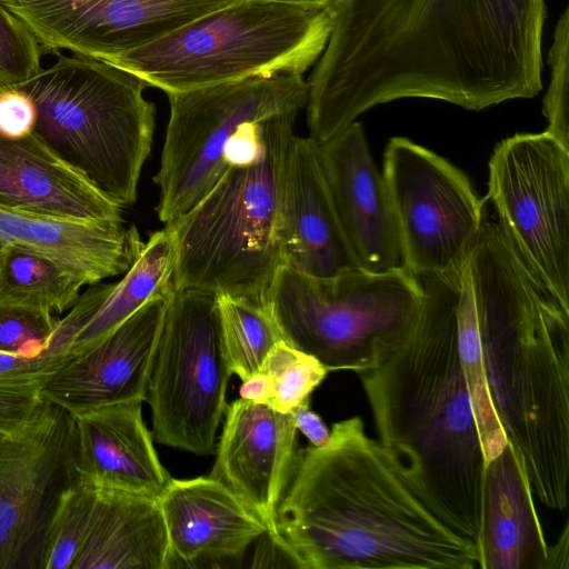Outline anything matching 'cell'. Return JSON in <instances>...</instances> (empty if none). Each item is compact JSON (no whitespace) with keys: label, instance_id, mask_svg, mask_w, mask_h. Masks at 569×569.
Instances as JSON below:
<instances>
[{"label":"cell","instance_id":"cell-19","mask_svg":"<svg viewBox=\"0 0 569 569\" xmlns=\"http://www.w3.org/2000/svg\"><path fill=\"white\" fill-rule=\"evenodd\" d=\"M141 403L121 401L73 416L78 479L98 489L161 497L171 477L158 458Z\"/></svg>","mask_w":569,"mask_h":569},{"label":"cell","instance_id":"cell-10","mask_svg":"<svg viewBox=\"0 0 569 569\" xmlns=\"http://www.w3.org/2000/svg\"><path fill=\"white\" fill-rule=\"evenodd\" d=\"M230 376L216 295L172 288L143 398L156 441L213 455Z\"/></svg>","mask_w":569,"mask_h":569},{"label":"cell","instance_id":"cell-42","mask_svg":"<svg viewBox=\"0 0 569 569\" xmlns=\"http://www.w3.org/2000/svg\"><path fill=\"white\" fill-rule=\"evenodd\" d=\"M1 88H2V87L0 86V90H1Z\"/></svg>","mask_w":569,"mask_h":569},{"label":"cell","instance_id":"cell-21","mask_svg":"<svg viewBox=\"0 0 569 569\" xmlns=\"http://www.w3.org/2000/svg\"><path fill=\"white\" fill-rule=\"evenodd\" d=\"M0 208L87 223L122 221V207L50 151L32 132L0 136Z\"/></svg>","mask_w":569,"mask_h":569},{"label":"cell","instance_id":"cell-22","mask_svg":"<svg viewBox=\"0 0 569 569\" xmlns=\"http://www.w3.org/2000/svg\"><path fill=\"white\" fill-rule=\"evenodd\" d=\"M525 467L508 441L486 465L476 548L482 569H545L548 557Z\"/></svg>","mask_w":569,"mask_h":569},{"label":"cell","instance_id":"cell-33","mask_svg":"<svg viewBox=\"0 0 569 569\" xmlns=\"http://www.w3.org/2000/svg\"><path fill=\"white\" fill-rule=\"evenodd\" d=\"M40 43L24 22L0 1V86L11 88L40 68Z\"/></svg>","mask_w":569,"mask_h":569},{"label":"cell","instance_id":"cell-34","mask_svg":"<svg viewBox=\"0 0 569 569\" xmlns=\"http://www.w3.org/2000/svg\"><path fill=\"white\" fill-rule=\"evenodd\" d=\"M43 383L0 386V432L16 436L41 413Z\"/></svg>","mask_w":569,"mask_h":569},{"label":"cell","instance_id":"cell-1","mask_svg":"<svg viewBox=\"0 0 569 569\" xmlns=\"http://www.w3.org/2000/svg\"><path fill=\"white\" fill-rule=\"evenodd\" d=\"M309 77V137L326 141L403 98L480 111L542 89L546 0H342Z\"/></svg>","mask_w":569,"mask_h":569},{"label":"cell","instance_id":"cell-20","mask_svg":"<svg viewBox=\"0 0 569 569\" xmlns=\"http://www.w3.org/2000/svg\"><path fill=\"white\" fill-rule=\"evenodd\" d=\"M281 233L284 264L328 279L359 268L335 211L318 142L295 136L284 174Z\"/></svg>","mask_w":569,"mask_h":569},{"label":"cell","instance_id":"cell-39","mask_svg":"<svg viewBox=\"0 0 569 569\" xmlns=\"http://www.w3.org/2000/svg\"><path fill=\"white\" fill-rule=\"evenodd\" d=\"M292 2L298 4L311 6V7H320L330 9L331 11L337 7L342 0H278Z\"/></svg>","mask_w":569,"mask_h":569},{"label":"cell","instance_id":"cell-18","mask_svg":"<svg viewBox=\"0 0 569 569\" xmlns=\"http://www.w3.org/2000/svg\"><path fill=\"white\" fill-rule=\"evenodd\" d=\"M172 567L239 559L266 528L221 481L171 478L158 499Z\"/></svg>","mask_w":569,"mask_h":569},{"label":"cell","instance_id":"cell-27","mask_svg":"<svg viewBox=\"0 0 569 569\" xmlns=\"http://www.w3.org/2000/svg\"><path fill=\"white\" fill-rule=\"evenodd\" d=\"M221 341L231 373L241 381L257 373L281 340L264 306L216 295Z\"/></svg>","mask_w":569,"mask_h":569},{"label":"cell","instance_id":"cell-12","mask_svg":"<svg viewBox=\"0 0 569 569\" xmlns=\"http://www.w3.org/2000/svg\"><path fill=\"white\" fill-rule=\"evenodd\" d=\"M382 174L402 267L417 278L460 281L486 221L483 199L469 178L446 158L405 137L387 143Z\"/></svg>","mask_w":569,"mask_h":569},{"label":"cell","instance_id":"cell-37","mask_svg":"<svg viewBox=\"0 0 569 569\" xmlns=\"http://www.w3.org/2000/svg\"><path fill=\"white\" fill-rule=\"evenodd\" d=\"M239 393L244 400L268 406L271 399V386L268 376L259 370L242 381Z\"/></svg>","mask_w":569,"mask_h":569},{"label":"cell","instance_id":"cell-38","mask_svg":"<svg viewBox=\"0 0 569 569\" xmlns=\"http://www.w3.org/2000/svg\"><path fill=\"white\" fill-rule=\"evenodd\" d=\"M569 527L565 526L558 542L548 546V557L545 569H568L569 568Z\"/></svg>","mask_w":569,"mask_h":569},{"label":"cell","instance_id":"cell-31","mask_svg":"<svg viewBox=\"0 0 569 569\" xmlns=\"http://www.w3.org/2000/svg\"><path fill=\"white\" fill-rule=\"evenodd\" d=\"M58 322L43 307L0 298V352H41L49 347Z\"/></svg>","mask_w":569,"mask_h":569},{"label":"cell","instance_id":"cell-13","mask_svg":"<svg viewBox=\"0 0 569 569\" xmlns=\"http://www.w3.org/2000/svg\"><path fill=\"white\" fill-rule=\"evenodd\" d=\"M73 451V416L48 401L0 449V569H40L50 520L77 479Z\"/></svg>","mask_w":569,"mask_h":569},{"label":"cell","instance_id":"cell-29","mask_svg":"<svg viewBox=\"0 0 569 569\" xmlns=\"http://www.w3.org/2000/svg\"><path fill=\"white\" fill-rule=\"evenodd\" d=\"M97 498L98 488L78 478L62 492L46 533L40 569H71Z\"/></svg>","mask_w":569,"mask_h":569},{"label":"cell","instance_id":"cell-11","mask_svg":"<svg viewBox=\"0 0 569 569\" xmlns=\"http://www.w3.org/2000/svg\"><path fill=\"white\" fill-rule=\"evenodd\" d=\"M487 197L530 274L569 309V149L547 132L516 133L493 149Z\"/></svg>","mask_w":569,"mask_h":569},{"label":"cell","instance_id":"cell-15","mask_svg":"<svg viewBox=\"0 0 569 569\" xmlns=\"http://www.w3.org/2000/svg\"><path fill=\"white\" fill-rule=\"evenodd\" d=\"M318 156L340 227L359 268L386 272L402 267L388 189L362 124L353 121L318 142Z\"/></svg>","mask_w":569,"mask_h":569},{"label":"cell","instance_id":"cell-24","mask_svg":"<svg viewBox=\"0 0 569 569\" xmlns=\"http://www.w3.org/2000/svg\"><path fill=\"white\" fill-rule=\"evenodd\" d=\"M171 557L158 499L98 489L82 546L71 569H168Z\"/></svg>","mask_w":569,"mask_h":569},{"label":"cell","instance_id":"cell-25","mask_svg":"<svg viewBox=\"0 0 569 569\" xmlns=\"http://www.w3.org/2000/svg\"><path fill=\"white\" fill-rule=\"evenodd\" d=\"M177 244L163 228L152 232L130 268L123 273L97 313L71 346L74 356L88 350L148 302L172 291Z\"/></svg>","mask_w":569,"mask_h":569},{"label":"cell","instance_id":"cell-6","mask_svg":"<svg viewBox=\"0 0 569 569\" xmlns=\"http://www.w3.org/2000/svg\"><path fill=\"white\" fill-rule=\"evenodd\" d=\"M148 84L100 59L59 56L29 80L11 87L32 102V133L104 197L134 203L154 131Z\"/></svg>","mask_w":569,"mask_h":569},{"label":"cell","instance_id":"cell-16","mask_svg":"<svg viewBox=\"0 0 569 569\" xmlns=\"http://www.w3.org/2000/svg\"><path fill=\"white\" fill-rule=\"evenodd\" d=\"M209 477L224 483L277 538V509L297 455L293 412L242 398L227 405Z\"/></svg>","mask_w":569,"mask_h":569},{"label":"cell","instance_id":"cell-7","mask_svg":"<svg viewBox=\"0 0 569 569\" xmlns=\"http://www.w3.org/2000/svg\"><path fill=\"white\" fill-rule=\"evenodd\" d=\"M330 9L237 0L106 60L166 93L274 73L303 74L321 56Z\"/></svg>","mask_w":569,"mask_h":569},{"label":"cell","instance_id":"cell-26","mask_svg":"<svg viewBox=\"0 0 569 569\" xmlns=\"http://www.w3.org/2000/svg\"><path fill=\"white\" fill-rule=\"evenodd\" d=\"M86 280L53 258L26 247L3 246L0 298L63 313L78 300Z\"/></svg>","mask_w":569,"mask_h":569},{"label":"cell","instance_id":"cell-4","mask_svg":"<svg viewBox=\"0 0 569 569\" xmlns=\"http://www.w3.org/2000/svg\"><path fill=\"white\" fill-rule=\"evenodd\" d=\"M419 279L422 300L406 337L357 373L381 443L442 518L476 545L487 461L459 357L461 280Z\"/></svg>","mask_w":569,"mask_h":569},{"label":"cell","instance_id":"cell-35","mask_svg":"<svg viewBox=\"0 0 569 569\" xmlns=\"http://www.w3.org/2000/svg\"><path fill=\"white\" fill-rule=\"evenodd\" d=\"M36 111L31 100L14 88L0 90V136L20 139L32 132Z\"/></svg>","mask_w":569,"mask_h":569},{"label":"cell","instance_id":"cell-3","mask_svg":"<svg viewBox=\"0 0 569 569\" xmlns=\"http://www.w3.org/2000/svg\"><path fill=\"white\" fill-rule=\"evenodd\" d=\"M489 391L532 493L568 503L569 309L527 270L497 222L486 221L461 273Z\"/></svg>","mask_w":569,"mask_h":569},{"label":"cell","instance_id":"cell-5","mask_svg":"<svg viewBox=\"0 0 569 569\" xmlns=\"http://www.w3.org/2000/svg\"><path fill=\"white\" fill-rule=\"evenodd\" d=\"M298 112L246 124L229 147V167L214 187L189 212L164 224L177 244L173 289L264 306L284 264L282 193Z\"/></svg>","mask_w":569,"mask_h":569},{"label":"cell","instance_id":"cell-30","mask_svg":"<svg viewBox=\"0 0 569 569\" xmlns=\"http://www.w3.org/2000/svg\"><path fill=\"white\" fill-rule=\"evenodd\" d=\"M271 386L269 407L287 413L308 400L329 370L315 357L278 341L261 368Z\"/></svg>","mask_w":569,"mask_h":569},{"label":"cell","instance_id":"cell-32","mask_svg":"<svg viewBox=\"0 0 569 569\" xmlns=\"http://www.w3.org/2000/svg\"><path fill=\"white\" fill-rule=\"evenodd\" d=\"M550 81L542 101L545 132L569 149V10L560 14L548 53Z\"/></svg>","mask_w":569,"mask_h":569},{"label":"cell","instance_id":"cell-41","mask_svg":"<svg viewBox=\"0 0 569 569\" xmlns=\"http://www.w3.org/2000/svg\"><path fill=\"white\" fill-rule=\"evenodd\" d=\"M4 243L0 241V267H1V258H2V250H3Z\"/></svg>","mask_w":569,"mask_h":569},{"label":"cell","instance_id":"cell-14","mask_svg":"<svg viewBox=\"0 0 569 569\" xmlns=\"http://www.w3.org/2000/svg\"><path fill=\"white\" fill-rule=\"evenodd\" d=\"M237 0H3L49 51L108 60Z\"/></svg>","mask_w":569,"mask_h":569},{"label":"cell","instance_id":"cell-2","mask_svg":"<svg viewBox=\"0 0 569 569\" xmlns=\"http://www.w3.org/2000/svg\"><path fill=\"white\" fill-rule=\"evenodd\" d=\"M276 526L274 540L298 568L477 567L472 541L359 417L333 423L326 445L297 450Z\"/></svg>","mask_w":569,"mask_h":569},{"label":"cell","instance_id":"cell-28","mask_svg":"<svg viewBox=\"0 0 569 569\" xmlns=\"http://www.w3.org/2000/svg\"><path fill=\"white\" fill-rule=\"evenodd\" d=\"M100 295L87 289L53 332L49 347L39 353L0 352V386L44 383L76 356L71 346L101 306Z\"/></svg>","mask_w":569,"mask_h":569},{"label":"cell","instance_id":"cell-23","mask_svg":"<svg viewBox=\"0 0 569 569\" xmlns=\"http://www.w3.org/2000/svg\"><path fill=\"white\" fill-rule=\"evenodd\" d=\"M0 241L47 254L88 286L123 274L143 246L136 227L87 223L0 208Z\"/></svg>","mask_w":569,"mask_h":569},{"label":"cell","instance_id":"cell-8","mask_svg":"<svg viewBox=\"0 0 569 569\" xmlns=\"http://www.w3.org/2000/svg\"><path fill=\"white\" fill-rule=\"evenodd\" d=\"M422 300L419 278L403 267L360 268L319 279L282 264L264 308L281 340L318 359L329 371L375 367L407 335Z\"/></svg>","mask_w":569,"mask_h":569},{"label":"cell","instance_id":"cell-43","mask_svg":"<svg viewBox=\"0 0 569 569\" xmlns=\"http://www.w3.org/2000/svg\"><path fill=\"white\" fill-rule=\"evenodd\" d=\"M0 1H3V0H0Z\"/></svg>","mask_w":569,"mask_h":569},{"label":"cell","instance_id":"cell-36","mask_svg":"<svg viewBox=\"0 0 569 569\" xmlns=\"http://www.w3.org/2000/svg\"><path fill=\"white\" fill-rule=\"evenodd\" d=\"M292 412L297 430H300L309 439L311 446L321 447L328 442L330 431L321 417L310 409L309 399L299 405Z\"/></svg>","mask_w":569,"mask_h":569},{"label":"cell","instance_id":"cell-40","mask_svg":"<svg viewBox=\"0 0 569 569\" xmlns=\"http://www.w3.org/2000/svg\"><path fill=\"white\" fill-rule=\"evenodd\" d=\"M12 436H7L4 433L0 432V449L3 447V445L7 442V440Z\"/></svg>","mask_w":569,"mask_h":569},{"label":"cell","instance_id":"cell-9","mask_svg":"<svg viewBox=\"0 0 569 569\" xmlns=\"http://www.w3.org/2000/svg\"><path fill=\"white\" fill-rule=\"evenodd\" d=\"M308 92L301 74L274 73L167 93L170 116L153 177L159 220H178L214 187L229 167V147L246 124L300 111Z\"/></svg>","mask_w":569,"mask_h":569},{"label":"cell","instance_id":"cell-17","mask_svg":"<svg viewBox=\"0 0 569 569\" xmlns=\"http://www.w3.org/2000/svg\"><path fill=\"white\" fill-rule=\"evenodd\" d=\"M169 296L148 302L70 359L42 385L41 398L71 416L121 401H143Z\"/></svg>","mask_w":569,"mask_h":569}]
</instances>
